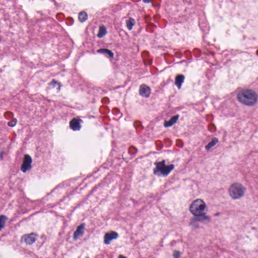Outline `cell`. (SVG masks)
<instances>
[{"instance_id": "6da1fadb", "label": "cell", "mask_w": 258, "mask_h": 258, "mask_svg": "<svg viewBox=\"0 0 258 258\" xmlns=\"http://www.w3.org/2000/svg\"><path fill=\"white\" fill-rule=\"evenodd\" d=\"M237 99L241 104L248 106H253L258 101L257 93L253 90L245 89L237 95Z\"/></svg>"}, {"instance_id": "7a4b0ae2", "label": "cell", "mask_w": 258, "mask_h": 258, "mask_svg": "<svg viewBox=\"0 0 258 258\" xmlns=\"http://www.w3.org/2000/svg\"><path fill=\"white\" fill-rule=\"evenodd\" d=\"M190 210L194 215L201 216L206 212V205L202 200L197 199L192 203L190 207Z\"/></svg>"}, {"instance_id": "3957f363", "label": "cell", "mask_w": 258, "mask_h": 258, "mask_svg": "<svg viewBox=\"0 0 258 258\" xmlns=\"http://www.w3.org/2000/svg\"><path fill=\"white\" fill-rule=\"evenodd\" d=\"M245 187L240 183H235L231 185L229 189V194L234 199H238L244 196L245 194Z\"/></svg>"}, {"instance_id": "277c9868", "label": "cell", "mask_w": 258, "mask_h": 258, "mask_svg": "<svg viewBox=\"0 0 258 258\" xmlns=\"http://www.w3.org/2000/svg\"><path fill=\"white\" fill-rule=\"evenodd\" d=\"M156 167L154 169V174L159 176H165L169 175L174 169V165H167L165 164V161L158 162L156 164Z\"/></svg>"}, {"instance_id": "5b68a950", "label": "cell", "mask_w": 258, "mask_h": 258, "mask_svg": "<svg viewBox=\"0 0 258 258\" xmlns=\"http://www.w3.org/2000/svg\"><path fill=\"white\" fill-rule=\"evenodd\" d=\"M32 159L31 157L28 155H25L23 161L21 166V170L24 173H25L31 168Z\"/></svg>"}, {"instance_id": "8992f818", "label": "cell", "mask_w": 258, "mask_h": 258, "mask_svg": "<svg viewBox=\"0 0 258 258\" xmlns=\"http://www.w3.org/2000/svg\"><path fill=\"white\" fill-rule=\"evenodd\" d=\"M37 235L35 234H29V235H24L23 237H22V242L26 243L28 245H32L33 243H34L37 240Z\"/></svg>"}, {"instance_id": "52a82bcc", "label": "cell", "mask_w": 258, "mask_h": 258, "mask_svg": "<svg viewBox=\"0 0 258 258\" xmlns=\"http://www.w3.org/2000/svg\"><path fill=\"white\" fill-rule=\"evenodd\" d=\"M151 89L149 86L145 84H142L140 86L139 94L142 97H148L151 94Z\"/></svg>"}, {"instance_id": "ba28073f", "label": "cell", "mask_w": 258, "mask_h": 258, "mask_svg": "<svg viewBox=\"0 0 258 258\" xmlns=\"http://www.w3.org/2000/svg\"><path fill=\"white\" fill-rule=\"evenodd\" d=\"M118 237V235L115 231H110L105 234L104 237V241L106 244H110V242L113 240L117 239Z\"/></svg>"}, {"instance_id": "9c48e42d", "label": "cell", "mask_w": 258, "mask_h": 258, "mask_svg": "<svg viewBox=\"0 0 258 258\" xmlns=\"http://www.w3.org/2000/svg\"><path fill=\"white\" fill-rule=\"evenodd\" d=\"M81 119H74L70 122V128L74 131H78L80 129L81 127Z\"/></svg>"}, {"instance_id": "30bf717a", "label": "cell", "mask_w": 258, "mask_h": 258, "mask_svg": "<svg viewBox=\"0 0 258 258\" xmlns=\"http://www.w3.org/2000/svg\"><path fill=\"white\" fill-rule=\"evenodd\" d=\"M85 225L83 223L78 226L74 235V239L75 240H77L79 237H80L83 235L84 232Z\"/></svg>"}, {"instance_id": "8fae6325", "label": "cell", "mask_w": 258, "mask_h": 258, "mask_svg": "<svg viewBox=\"0 0 258 258\" xmlns=\"http://www.w3.org/2000/svg\"><path fill=\"white\" fill-rule=\"evenodd\" d=\"M185 77L182 75H179L175 77V84L179 89L182 87L183 83L184 82Z\"/></svg>"}, {"instance_id": "7c38bea8", "label": "cell", "mask_w": 258, "mask_h": 258, "mask_svg": "<svg viewBox=\"0 0 258 258\" xmlns=\"http://www.w3.org/2000/svg\"><path fill=\"white\" fill-rule=\"evenodd\" d=\"M179 115H175V116L173 117L169 121L165 122V127H170V126H173L174 124H175L176 123V122L178 121V119H179Z\"/></svg>"}, {"instance_id": "4fadbf2b", "label": "cell", "mask_w": 258, "mask_h": 258, "mask_svg": "<svg viewBox=\"0 0 258 258\" xmlns=\"http://www.w3.org/2000/svg\"><path fill=\"white\" fill-rule=\"evenodd\" d=\"M135 21L133 19L129 18L127 21V26L129 30H131L133 27L135 25Z\"/></svg>"}, {"instance_id": "5bb4252c", "label": "cell", "mask_w": 258, "mask_h": 258, "mask_svg": "<svg viewBox=\"0 0 258 258\" xmlns=\"http://www.w3.org/2000/svg\"><path fill=\"white\" fill-rule=\"evenodd\" d=\"M218 142V140L216 138H213L212 140L210 142L209 144H208L206 146V149L207 150H209L212 147L215 145Z\"/></svg>"}, {"instance_id": "9a60e30c", "label": "cell", "mask_w": 258, "mask_h": 258, "mask_svg": "<svg viewBox=\"0 0 258 258\" xmlns=\"http://www.w3.org/2000/svg\"><path fill=\"white\" fill-rule=\"evenodd\" d=\"M106 33L107 32H106V29L105 27L101 26L99 29V34H98V37H99V38L104 37V35L106 34Z\"/></svg>"}, {"instance_id": "2e32d148", "label": "cell", "mask_w": 258, "mask_h": 258, "mask_svg": "<svg viewBox=\"0 0 258 258\" xmlns=\"http://www.w3.org/2000/svg\"><path fill=\"white\" fill-rule=\"evenodd\" d=\"M87 18V15L85 12H81L79 14V19L81 22L85 21L86 20Z\"/></svg>"}, {"instance_id": "e0dca14e", "label": "cell", "mask_w": 258, "mask_h": 258, "mask_svg": "<svg viewBox=\"0 0 258 258\" xmlns=\"http://www.w3.org/2000/svg\"><path fill=\"white\" fill-rule=\"evenodd\" d=\"M7 219V218L5 216L2 215L1 217V230H2L4 227Z\"/></svg>"}, {"instance_id": "ac0fdd59", "label": "cell", "mask_w": 258, "mask_h": 258, "mask_svg": "<svg viewBox=\"0 0 258 258\" xmlns=\"http://www.w3.org/2000/svg\"><path fill=\"white\" fill-rule=\"evenodd\" d=\"M174 258H180V252L179 251H175L174 254Z\"/></svg>"}, {"instance_id": "d6986e66", "label": "cell", "mask_w": 258, "mask_h": 258, "mask_svg": "<svg viewBox=\"0 0 258 258\" xmlns=\"http://www.w3.org/2000/svg\"><path fill=\"white\" fill-rule=\"evenodd\" d=\"M118 258H127L126 257H124V255H119V257H118Z\"/></svg>"}]
</instances>
